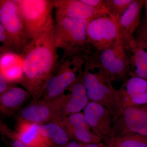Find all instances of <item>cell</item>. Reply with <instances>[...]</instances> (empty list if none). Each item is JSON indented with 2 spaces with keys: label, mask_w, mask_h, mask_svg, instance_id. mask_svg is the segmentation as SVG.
<instances>
[{
  "label": "cell",
  "mask_w": 147,
  "mask_h": 147,
  "mask_svg": "<svg viewBox=\"0 0 147 147\" xmlns=\"http://www.w3.org/2000/svg\"><path fill=\"white\" fill-rule=\"evenodd\" d=\"M94 55L112 82L115 80L125 82L128 79L130 73V61L125 45L120 38Z\"/></svg>",
  "instance_id": "obj_6"
},
{
  "label": "cell",
  "mask_w": 147,
  "mask_h": 147,
  "mask_svg": "<svg viewBox=\"0 0 147 147\" xmlns=\"http://www.w3.org/2000/svg\"><path fill=\"white\" fill-rule=\"evenodd\" d=\"M59 123L65 129L71 140L86 144L102 142L92 130L82 112L70 115Z\"/></svg>",
  "instance_id": "obj_12"
},
{
  "label": "cell",
  "mask_w": 147,
  "mask_h": 147,
  "mask_svg": "<svg viewBox=\"0 0 147 147\" xmlns=\"http://www.w3.org/2000/svg\"><path fill=\"white\" fill-rule=\"evenodd\" d=\"M7 81L10 85L20 84L23 76V63L12 66L8 68L1 70Z\"/></svg>",
  "instance_id": "obj_23"
},
{
  "label": "cell",
  "mask_w": 147,
  "mask_h": 147,
  "mask_svg": "<svg viewBox=\"0 0 147 147\" xmlns=\"http://www.w3.org/2000/svg\"><path fill=\"white\" fill-rule=\"evenodd\" d=\"M133 0H106L108 12L117 21Z\"/></svg>",
  "instance_id": "obj_22"
},
{
  "label": "cell",
  "mask_w": 147,
  "mask_h": 147,
  "mask_svg": "<svg viewBox=\"0 0 147 147\" xmlns=\"http://www.w3.org/2000/svg\"><path fill=\"white\" fill-rule=\"evenodd\" d=\"M40 130L54 147H65L71 141L68 134L61 123L52 121L41 125Z\"/></svg>",
  "instance_id": "obj_20"
},
{
  "label": "cell",
  "mask_w": 147,
  "mask_h": 147,
  "mask_svg": "<svg viewBox=\"0 0 147 147\" xmlns=\"http://www.w3.org/2000/svg\"><path fill=\"white\" fill-rule=\"evenodd\" d=\"M144 5L145 7V11H146V22L147 25V1H145Z\"/></svg>",
  "instance_id": "obj_29"
},
{
  "label": "cell",
  "mask_w": 147,
  "mask_h": 147,
  "mask_svg": "<svg viewBox=\"0 0 147 147\" xmlns=\"http://www.w3.org/2000/svg\"><path fill=\"white\" fill-rule=\"evenodd\" d=\"M115 137L138 134L147 137V104L127 107L114 123Z\"/></svg>",
  "instance_id": "obj_11"
},
{
  "label": "cell",
  "mask_w": 147,
  "mask_h": 147,
  "mask_svg": "<svg viewBox=\"0 0 147 147\" xmlns=\"http://www.w3.org/2000/svg\"><path fill=\"white\" fill-rule=\"evenodd\" d=\"M32 97L26 90L12 85L0 95V111L3 115L9 117L20 109Z\"/></svg>",
  "instance_id": "obj_19"
},
{
  "label": "cell",
  "mask_w": 147,
  "mask_h": 147,
  "mask_svg": "<svg viewBox=\"0 0 147 147\" xmlns=\"http://www.w3.org/2000/svg\"><path fill=\"white\" fill-rule=\"evenodd\" d=\"M126 50L130 61L129 76L134 75L147 81V42L137 36Z\"/></svg>",
  "instance_id": "obj_18"
},
{
  "label": "cell",
  "mask_w": 147,
  "mask_h": 147,
  "mask_svg": "<svg viewBox=\"0 0 147 147\" xmlns=\"http://www.w3.org/2000/svg\"><path fill=\"white\" fill-rule=\"evenodd\" d=\"M145 1L133 0L117 22L119 36L126 48L134 38V35L139 27L141 12Z\"/></svg>",
  "instance_id": "obj_14"
},
{
  "label": "cell",
  "mask_w": 147,
  "mask_h": 147,
  "mask_svg": "<svg viewBox=\"0 0 147 147\" xmlns=\"http://www.w3.org/2000/svg\"></svg>",
  "instance_id": "obj_31"
},
{
  "label": "cell",
  "mask_w": 147,
  "mask_h": 147,
  "mask_svg": "<svg viewBox=\"0 0 147 147\" xmlns=\"http://www.w3.org/2000/svg\"><path fill=\"white\" fill-rule=\"evenodd\" d=\"M83 78L90 101L96 102L108 109L115 121L124 110L120 96L94 54L85 59Z\"/></svg>",
  "instance_id": "obj_2"
},
{
  "label": "cell",
  "mask_w": 147,
  "mask_h": 147,
  "mask_svg": "<svg viewBox=\"0 0 147 147\" xmlns=\"http://www.w3.org/2000/svg\"><path fill=\"white\" fill-rule=\"evenodd\" d=\"M98 12L108 13L106 0H82Z\"/></svg>",
  "instance_id": "obj_26"
},
{
  "label": "cell",
  "mask_w": 147,
  "mask_h": 147,
  "mask_svg": "<svg viewBox=\"0 0 147 147\" xmlns=\"http://www.w3.org/2000/svg\"><path fill=\"white\" fill-rule=\"evenodd\" d=\"M107 147V146H106V147Z\"/></svg>",
  "instance_id": "obj_30"
},
{
  "label": "cell",
  "mask_w": 147,
  "mask_h": 147,
  "mask_svg": "<svg viewBox=\"0 0 147 147\" xmlns=\"http://www.w3.org/2000/svg\"><path fill=\"white\" fill-rule=\"evenodd\" d=\"M111 147H147V137L131 134L115 137Z\"/></svg>",
  "instance_id": "obj_21"
},
{
  "label": "cell",
  "mask_w": 147,
  "mask_h": 147,
  "mask_svg": "<svg viewBox=\"0 0 147 147\" xmlns=\"http://www.w3.org/2000/svg\"><path fill=\"white\" fill-rule=\"evenodd\" d=\"M85 60L81 57H63L57 70L45 84L40 99L52 100L64 94L83 71Z\"/></svg>",
  "instance_id": "obj_4"
},
{
  "label": "cell",
  "mask_w": 147,
  "mask_h": 147,
  "mask_svg": "<svg viewBox=\"0 0 147 147\" xmlns=\"http://www.w3.org/2000/svg\"><path fill=\"white\" fill-rule=\"evenodd\" d=\"M11 85L7 82L3 74L0 72V94H1L5 91Z\"/></svg>",
  "instance_id": "obj_28"
},
{
  "label": "cell",
  "mask_w": 147,
  "mask_h": 147,
  "mask_svg": "<svg viewBox=\"0 0 147 147\" xmlns=\"http://www.w3.org/2000/svg\"><path fill=\"white\" fill-rule=\"evenodd\" d=\"M41 124L26 121L18 120L14 137L29 147H54L52 143L43 136L40 130Z\"/></svg>",
  "instance_id": "obj_17"
},
{
  "label": "cell",
  "mask_w": 147,
  "mask_h": 147,
  "mask_svg": "<svg viewBox=\"0 0 147 147\" xmlns=\"http://www.w3.org/2000/svg\"><path fill=\"white\" fill-rule=\"evenodd\" d=\"M55 16H65L87 22L97 16L109 14L98 12L82 0H53Z\"/></svg>",
  "instance_id": "obj_15"
},
{
  "label": "cell",
  "mask_w": 147,
  "mask_h": 147,
  "mask_svg": "<svg viewBox=\"0 0 147 147\" xmlns=\"http://www.w3.org/2000/svg\"><path fill=\"white\" fill-rule=\"evenodd\" d=\"M18 3L29 40L35 38L52 16L54 5L50 0H16Z\"/></svg>",
  "instance_id": "obj_7"
},
{
  "label": "cell",
  "mask_w": 147,
  "mask_h": 147,
  "mask_svg": "<svg viewBox=\"0 0 147 147\" xmlns=\"http://www.w3.org/2000/svg\"><path fill=\"white\" fill-rule=\"evenodd\" d=\"M65 97V94L52 100H33L19 112L18 120L41 125L52 121L60 122L61 118L62 107Z\"/></svg>",
  "instance_id": "obj_9"
},
{
  "label": "cell",
  "mask_w": 147,
  "mask_h": 147,
  "mask_svg": "<svg viewBox=\"0 0 147 147\" xmlns=\"http://www.w3.org/2000/svg\"><path fill=\"white\" fill-rule=\"evenodd\" d=\"M53 16L39 34L29 40L20 55L23 60L21 84L33 100L40 99L45 84L60 65Z\"/></svg>",
  "instance_id": "obj_1"
},
{
  "label": "cell",
  "mask_w": 147,
  "mask_h": 147,
  "mask_svg": "<svg viewBox=\"0 0 147 147\" xmlns=\"http://www.w3.org/2000/svg\"><path fill=\"white\" fill-rule=\"evenodd\" d=\"M87 32L89 43L94 53L109 47L120 38L117 22L109 14L89 21Z\"/></svg>",
  "instance_id": "obj_8"
},
{
  "label": "cell",
  "mask_w": 147,
  "mask_h": 147,
  "mask_svg": "<svg viewBox=\"0 0 147 147\" xmlns=\"http://www.w3.org/2000/svg\"><path fill=\"white\" fill-rule=\"evenodd\" d=\"M0 24L8 34L13 51L20 55L30 40L16 0L0 1Z\"/></svg>",
  "instance_id": "obj_5"
},
{
  "label": "cell",
  "mask_w": 147,
  "mask_h": 147,
  "mask_svg": "<svg viewBox=\"0 0 147 147\" xmlns=\"http://www.w3.org/2000/svg\"><path fill=\"white\" fill-rule=\"evenodd\" d=\"M107 146L102 142L97 144H83L71 140L65 147H105Z\"/></svg>",
  "instance_id": "obj_27"
},
{
  "label": "cell",
  "mask_w": 147,
  "mask_h": 147,
  "mask_svg": "<svg viewBox=\"0 0 147 147\" xmlns=\"http://www.w3.org/2000/svg\"><path fill=\"white\" fill-rule=\"evenodd\" d=\"M67 90L69 92L66 94L62 107L65 119L72 114L81 112L90 102L83 82V71Z\"/></svg>",
  "instance_id": "obj_16"
},
{
  "label": "cell",
  "mask_w": 147,
  "mask_h": 147,
  "mask_svg": "<svg viewBox=\"0 0 147 147\" xmlns=\"http://www.w3.org/2000/svg\"><path fill=\"white\" fill-rule=\"evenodd\" d=\"M88 23L67 16H55V40L58 49L63 51V57L85 59L94 53L88 40Z\"/></svg>",
  "instance_id": "obj_3"
},
{
  "label": "cell",
  "mask_w": 147,
  "mask_h": 147,
  "mask_svg": "<svg viewBox=\"0 0 147 147\" xmlns=\"http://www.w3.org/2000/svg\"><path fill=\"white\" fill-rule=\"evenodd\" d=\"M118 90L124 110L147 104V81L144 79L131 75Z\"/></svg>",
  "instance_id": "obj_13"
},
{
  "label": "cell",
  "mask_w": 147,
  "mask_h": 147,
  "mask_svg": "<svg viewBox=\"0 0 147 147\" xmlns=\"http://www.w3.org/2000/svg\"><path fill=\"white\" fill-rule=\"evenodd\" d=\"M83 113L93 131L107 147H112L115 137L114 121L110 111L98 103L90 101Z\"/></svg>",
  "instance_id": "obj_10"
},
{
  "label": "cell",
  "mask_w": 147,
  "mask_h": 147,
  "mask_svg": "<svg viewBox=\"0 0 147 147\" xmlns=\"http://www.w3.org/2000/svg\"><path fill=\"white\" fill-rule=\"evenodd\" d=\"M1 131L3 135L5 136L9 141L7 143H9L11 147H29L24 144L18 139L15 138L13 135V131L9 129L8 127L5 126V125L1 124Z\"/></svg>",
  "instance_id": "obj_25"
},
{
  "label": "cell",
  "mask_w": 147,
  "mask_h": 147,
  "mask_svg": "<svg viewBox=\"0 0 147 147\" xmlns=\"http://www.w3.org/2000/svg\"><path fill=\"white\" fill-rule=\"evenodd\" d=\"M21 63H23V60L20 55L13 51L1 52L0 70Z\"/></svg>",
  "instance_id": "obj_24"
}]
</instances>
